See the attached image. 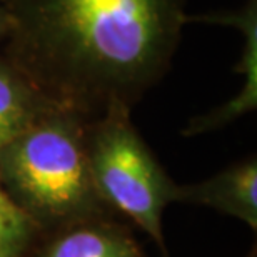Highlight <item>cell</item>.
<instances>
[{
  "label": "cell",
  "mask_w": 257,
  "mask_h": 257,
  "mask_svg": "<svg viewBox=\"0 0 257 257\" xmlns=\"http://www.w3.org/2000/svg\"><path fill=\"white\" fill-rule=\"evenodd\" d=\"M7 29H9V19H7V14H5L4 7L0 5V39L5 37Z\"/></svg>",
  "instance_id": "obj_9"
},
{
  "label": "cell",
  "mask_w": 257,
  "mask_h": 257,
  "mask_svg": "<svg viewBox=\"0 0 257 257\" xmlns=\"http://www.w3.org/2000/svg\"><path fill=\"white\" fill-rule=\"evenodd\" d=\"M37 257H146L131 234L99 217L64 227Z\"/></svg>",
  "instance_id": "obj_5"
},
{
  "label": "cell",
  "mask_w": 257,
  "mask_h": 257,
  "mask_svg": "<svg viewBox=\"0 0 257 257\" xmlns=\"http://www.w3.org/2000/svg\"><path fill=\"white\" fill-rule=\"evenodd\" d=\"M87 127L79 112L54 107L0 151V186L35 227L64 229L102 212Z\"/></svg>",
  "instance_id": "obj_2"
},
{
  "label": "cell",
  "mask_w": 257,
  "mask_h": 257,
  "mask_svg": "<svg viewBox=\"0 0 257 257\" xmlns=\"http://www.w3.org/2000/svg\"><path fill=\"white\" fill-rule=\"evenodd\" d=\"M179 202H192L209 205L234 217L242 219L250 227H257V164L242 162L212 179L194 184L179 186Z\"/></svg>",
  "instance_id": "obj_4"
},
{
  "label": "cell",
  "mask_w": 257,
  "mask_h": 257,
  "mask_svg": "<svg viewBox=\"0 0 257 257\" xmlns=\"http://www.w3.org/2000/svg\"><path fill=\"white\" fill-rule=\"evenodd\" d=\"M35 224L0 186V257H20L34 237Z\"/></svg>",
  "instance_id": "obj_8"
},
{
  "label": "cell",
  "mask_w": 257,
  "mask_h": 257,
  "mask_svg": "<svg viewBox=\"0 0 257 257\" xmlns=\"http://www.w3.org/2000/svg\"><path fill=\"white\" fill-rule=\"evenodd\" d=\"M249 257H254V252H252V254H249Z\"/></svg>",
  "instance_id": "obj_10"
},
{
  "label": "cell",
  "mask_w": 257,
  "mask_h": 257,
  "mask_svg": "<svg viewBox=\"0 0 257 257\" xmlns=\"http://www.w3.org/2000/svg\"><path fill=\"white\" fill-rule=\"evenodd\" d=\"M257 10L255 0H249L244 10L239 14H225V15H205L199 20L202 22H214V24H225L230 27H239L245 35V47L242 62H240V72L245 74V84L237 97L229 100L227 104L220 109L214 110L212 114L200 117L194 120L191 127L187 128V134H200L205 131H212L227 122L237 119L245 112L255 109L257 89H255V54H257Z\"/></svg>",
  "instance_id": "obj_6"
},
{
  "label": "cell",
  "mask_w": 257,
  "mask_h": 257,
  "mask_svg": "<svg viewBox=\"0 0 257 257\" xmlns=\"http://www.w3.org/2000/svg\"><path fill=\"white\" fill-rule=\"evenodd\" d=\"M54 107L22 70L0 57V151Z\"/></svg>",
  "instance_id": "obj_7"
},
{
  "label": "cell",
  "mask_w": 257,
  "mask_h": 257,
  "mask_svg": "<svg viewBox=\"0 0 257 257\" xmlns=\"http://www.w3.org/2000/svg\"><path fill=\"white\" fill-rule=\"evenodd\" d=\"M87 156L95 191L152 235L164 249L162 212L177 200L174 184L131 122V107L112 102L87 127Z\"/></svg>",
  "instance_id": "obj_3"
},
{
  "label": "cell",
  "mask_w": 257,
  "mask_h": 257,
  "mask_svg": "<svg viewBox=\"0 0 257 257\" xmlns=\"http://www.w3.org/2000/svg\"><path fill=\"white\" fill-rule=\"evenodd\" d=\"M7 57L57 107L87 117L131 107L162 77L189 15L184 0H0Z\"/></svg>",
  "instance_id": "obj_1"
}]
</instances>
